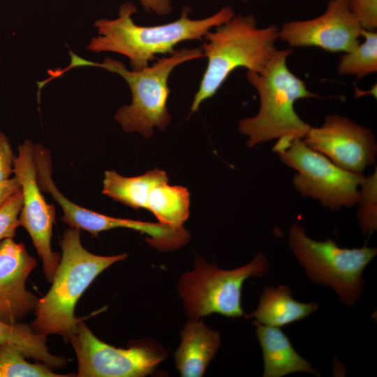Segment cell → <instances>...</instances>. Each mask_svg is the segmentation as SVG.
I'll list each match as a JSON object with an SVG mask.
<instances>
[{
	"mask_svg": "<svg viewBox=\"0 0 377 377\" xmlns=\"http://www.w3.org/2000/svg\"><path fill=\"white\" fill-rule=\"evenodd\" d=\"M138 9L131 2L122 3L116 19H100L94 26L98 36L91 38L87 50L94 52H113L127 57L132 70L149 66L157 54L173 53L174 47L184 40H200L211 29L231 19L235 12L230 6L221 8L207 17L193 20L191 8L184 7L181 16L174 22L155 26L134 23L132 15Z\"/></svg>",
	"mask_w": 377,
	"mask_h": 377,
	"instance_id": "cell-1",
	"label": "cell"
},
{
	"mask_svg": "<svg viewBox=\"0 0 377 377\" xmlns=\"http://www.w3.org/2000/svg\"><path fill=\"white\" fill-rule=\"evenodd\" d=\"M292 52L291 48L277 50L260 73H245L260 98L257 114L238 124L239 133L248 138L249 148L272 140L302 139L311 127L297 114L294 104L302 98L320 96L309 90L305 82L289 70L287 59Z\"/></svg>",
	"mask_w": 377,
	"mask_h": 377,
	"instance_id": "cell-2",
	"label": "cell"
},
{
	"mask_svg": "<svg viewBox=\"0 0 377 377\" xmlns=\"http://www.w3.org/2000/svg\"><path fill=\"white\" fill-rule=\"evenodd\" d=\"M59 245L62 251L60 263L50 290L38 300L31 325L46 337L58 334L69 341L81 319L75 315L80 297L103 271L128 255L105 256L89 252L82 246L77 228L66 230Z\"/></svg>",
	"mask_w": 377,
	"mask_h": 377,
	"instance_id": "cell-3",
	"label": "cell"
},
{
	"mask_svg": "<svg viewBox=\"0 0 377 377\" xmlns=\"http://www.w3.org/2000/svg\"><path fill=\"white\" fill-rule=\"evenodd\" d=\"M215 28L203 36L205 42L200 48L207 58V66L194 95L190 115L215 95L236 68L260 73L278 50L279 27L270 24L260 28L253 14H235Z\"/></svg>",
	"mask_w": 377,
	"mask_h": 377,
	"instance_id": "cell-4",
	"label": "cell"
},
{
	"mask_svg": "<svg viewBox=\"0 0 377 377\" xmlns=\"http://www.w3.org/2000/svg\"><path fill=\"white\" fill-rule=\"evenodd\" d=\"M70 55L69 66L55 71V77L80 66L101 67L121 75L131 89L132 102L119 109L114 119L125 132H137L147 138L153 135L154 127L163 131L172 119L167 103L170 92L168 78L173 69L186 61L205 57L201 48L184 47L169 57L157 59L151 66L129 71L122 62L110 57H105L102 63H96L81 58L71 51Z\"/></svg>",
	"mask_w": 377,
	"mask_h": 377,
	"instance_id": "cell-5",
	"label": "cell"
},
{
	"mask_svg": "<svg viewBox=\"0 0 377 377\" xmlns=\"http://www.w3.org/2000/svg\"><path fill=\"white\" fill-rule=\"evenodd\" d=\"M288 240L293 253L313 282L332 288L346 305L352 306L360 300L364 288L362 273L376 256V248H342L331 239L316 241L298 223L291 226Z\"/></svg>",
	"mask_w": 377,
	"mask_h": 377,
	"instance_id": "cell-6",
	"label": "cell"
},
{
	"mask_svg": "<svg viewBox=\"0 0 377 377\" xmlns=\"http://www.w3.org/2000/svg\"><path fill=\"white\" fill-rule=\"evenodd\" d=\"M194 266L192 271L181 276L177 286L189 318L198 320L212 313L239 318L244 315V282L249 277L267 274L269 262L263 253L258 252L249 263L234 269H222L202 257L195 258Z\"/></svg>",
	"mask_w": 377,
	"mask_h": 377,
	"instance_id": "cell-7",
	"label": "cell"
},
{
	"mask_svg": "<svg viewBox=\"0 0 377 377\" xmlns=\"http://www.w3.org/2000/svg\"><path fill=\"white\" fill-rule=\"evenodd\" d=\"M277 153L284 164L297 171L293 184L301 195L331 209L357 205L364 174L340 168L298 138Z\"/></svg>",
	"mask_w": 377,
	"mask_h": 377,
	"instance_id": "cell-8",
	"label": "cell"
},
{
	"mask_svg": "<svg viewBox=\"0 0 377 377\" xmlns=\"http://www.w3.org/2000/svg\"><path fill=\"white\" fill-rule=\"evenodd\" d=\"M77 359V377H143L165 358L155 343L140 342L117 348L97 338L81 318L69 340Z\"/></svg>",
	"mask_w": 377,
	"mask_h": 377,
	"instance_id": "cell-9",
	"label": "cell"
},
{
	"mask_svg": "<svg viewBox=\"0 0 377 377\" xmlns=\"http://www.w3.org/2000/svg\"><path fill=\"white\" fill-rule=\"evenodd\" d=\"M34 161L39 186L60 205L63 212L60 219L70 228L87 231L93 237H98L103 231L128 228L147 235L146 240L149 245L159 251H169L176 245L179 232L171 227L160 223L110 216L84 208L66 198L52 179V163L48 149L36 150Z\"/></svg>",
	"mask_w": 377,
	"mask_h": 377,
	"instance_id": "cell-10",
	"label": "cell"
},
{
	"mask_svg": "<svg viewBox=\"0 0 377 377\" xmlns=\"http://www.w3.org/2000/svg\"><path fill=\"white\" fill-rule=\"evenodd\" d=\"M34 145L28 140L19 144L14 161L13 174L22 194L19 221L30 235L42 260L45 277L51 283L61 260L60 254L51 247L56 208L46 201L38 183Z\"/></svg>",
	"mask_w": 377,
	"mask_h": 377,
	"instance_id": "cell-11",
	"label": "cell"
},
{
	"mask_svg": "<svg viewBox=\"0 0 377 377\" xmlns=\"http://www.w3.org/2000/svg\"><path fill=\"white\" fill-rule=\"evenodd\" d=\"M302 140L337 165L356 174H363L377 155L373 131L337 114L327 115L319 127L311 126Z\"/></svg>",
	"mask_w": 377,
	"mask_h": 377,
	"instance_id": "cell-12",
	"label": "cell"
},
{
	"mask_svg": "<svg viewBox=\"0 0 377 377\" xmlns=\"http://www.w3.org/2000/svg\"><path fill=\"white\" fill-rule=\"evenodd\" d=\"M361 27L348 0H330L321 15L283 23L279 39L290 47H317L332 52H348L360 43Z\"/></svg>",
	"mask_w": 377,
	"mask_h": 377,
	"instance_id": "cell-13",
	"label": "cell"
},
{
	"mask_svg": "<svg viewBox=\"0 0 377 377\" xmlns=\"http://www.w3.org/2000/svg\"><path fill=\"white\" fill-rule=\"evenodd\" d=\"M37 265L22 243L7 238L0 242V319L20 323L34 311L39 298L26 288V281Z\"/></svg>",
	"mask_w": 377,
	"mask_h": 377,
	"instance_id": "cell-14",
	"label": "cell"
},
{
	"mask_svg": "<svg viewBox=\"0 0 377 377\" xmlns=\"http://www.w3.org/2000/svg\"><path fill=\"white\" fill-rule=\"evenodd\" d=\"M175 353V366L183 377H201L221 346L219 333L200 319H190L181 333Z\"/></svg>",
	"mask_w": 377,
	"mask_h": 377,
	"instance_id": "cell-15",
	"label": "cell"
},
{
	"mask_svg": "<svg viewBox=\"0 0 377 377\" xmlns=\"http://www.w3.org/2000/svg\"><path fill=\"white\" fill-rule=\"evenodd\" d=\"M264 362L263 377H281L295 372L319 376L311 364L294 348L289 338L279 327L253 321Z\"/></svg>",
	"mask_w": 377,
	"mask_h": 377,
	"instance_id": "cell-16",
	"label": "cell"
},
{
	"mask_svg": "<svg viewBox=\"0 0 377 377\" xmlns=\"http://www.w3.org/2000/svg\"><path fill=\"white\" fill-rule=\"evenodd\" d=\"M318 308L316 302L295 300L288 286H268L264 289L257 309L245 317L265 325L280 327L306 318Z\"/></svg>",
	"mask_w": 377,
	"mask_h": 377,
	"instance_id": "cell-17",
	"label": "cell"
},
{
	"mask_svg": "<svg viewBox=\"0 0 377 377\" xmlns=\"http://www.w3.org/2000/svg\"><path fill=\"white\" fill-rule=\"evenodd\" d=\"M164 182H168L167 173L158 168L136 177H124L115 171L107 170L104 173L102 192L133 209H147L151 189Z\"/></svg>",
	"mask_w": 377,
	"mask_h": 377,
	"instance_id": "cell-18",
	"label": "cell"
},
{
	"mask_svg": "<svg viewBox=\"0 0 377 377\" xmlns=\"http://www.w3.org/2000/svg\"><path fill=\"white\" fill-rule=\"evenodd\" d=\"M190 193L186 187L170 186L168 182L154 186L149 195L147 209L158 223L182 228L190 214Z\"/></svg>",
	"mask_w": 377,
	"mask_h": 377,
	"instance_id": "cell-19",
	"label": "cell"
},
{
	"mask_svg": "<svg viewBox=\"0 0 377 377\" xmlns=\"http://www.w3.org/2000/svg\"><path fill=\"white\" fill-rule=\"evenodd\" d=\"M46 341V336L36 332L31 325L7 323L0 319V344L15 345L27 357L41 362L52 369L64 367L67 360L52 354Z\"/></svg>",
	"mask_w": 377,
	"mask_h": 377,
	"instance_id": "cell-20",
	"label": "cell"
},
{
	"mask_svg": "<svg viewBox=\"0 0 377 377\" xmlns=\"http://www.w3.org/2000/svg\"><path fill=\"white\" fill-rule=\"evenodd\" d=\"M364 40L339 59L337 71L339 75H352L357 78L377 71V31L362 29Z\"/></svg>",
	"mask_w": 377,
	"mask_h": 377,
	"instance_id": "cell-21",
	"label": "cell"
},
{
	"mask_svg": "<svg viewBox=\"0 0 377 377\" xmlns=\"http://www.w3.org/2000/svg\"><path fill=\"white\" fill-rule=\"evenodd\" d=\"M20 349L10 343L0 344V377H70L75 374L54 373L45 364L26 360Z\"/></svg>",
	"mask_w": 377,
	"mask_h": 377,
	"instance_id": "cell-22",
	"label": "cell"
},
{
	"mask_svg": "<svg viewBox=\"0 0 377 377\" xmlns=\"http://www.w3.org/2000/svg\"><path fill=\"white\" fill-rule=\"evenodd\" d=\"M359 208L357 218L363 234H370L377 228V170L364 177L359 187Z\"/></svg>",
	"mask_w": 377,
	"mask_h": 377,
	"instance_id": "cell-23",
	"label": "cell"
},
{
	"mask_svg": "<svg viewBox=\"0 0 377 377\" xmlns=\"http://www.w3.org/2000/svg\"><path fill=\"white\" fill-rule=\"evenodd\" d=\"M22 205L21 189L12 195L0 206V242L16 236L20 226L19 215Z\"/></svg>",
	"mask_w": 377,
	"mask_h": 377,
	"instance_id": "cell-24",
	"label": "cell"
},
{
	"mask_svg": "<svg viewBox=\"0 0 377 377\" xmlns=\"http://www.w3.org/2000/svg\"><path fill=\"white\" fill-rule=\"evenodd\" d=\"M348 6L362 29L376 31L377 0H348Z\"/></svg>",
	"mask_w": 377,
	"mask_h": 377,
	"instance_id": "cell-25",
	"label": "cell"
},
{
	"mask_svg": "<svg viewBox=\"0 0 377 377\" xmlns=\"http://www.w3.org/2000/svg\"><path fill=\"white\" fill-rule=\"evenodd\" d=\"M15 156L9 139L0 132V182L10 178Z\"/></svg>",
	"mask_w": 377,
	"mask_h": 377,
	"instance_id": "cell-26",
	"label": "cell"
},
{
	"mask_svg": "<svg viewBox=\"0 0 377 377\" xmlns=\"http://www.w3.org/2000/svg\"><path fill=\"white\" fill-rule=\"evenodd\" d=\"M140 2L147 13L166 15L172 10L170 0H140Z\"/></svg>",
	"mask_w": 377,
	"mask_h": 377,
	"instance_id": "cell-27",
	"label": "cell"
},
{
	"mask_svg": "<svg viewBox=\"0 0 377 377\" xmlns=\"http://www.w3.org/2000/svg\"><path fill=\"white\" fill-rule=\"evenodd\" d=\"M20 189V183L15 176L0 182V206Z\"/></svg>",
	"mask_w": 377,
	"mask_h": 377,
	"instance_id": "cell-28",
	"label": "cell"
},
{
	"mask_svg": "<svg viewBox=\"0 0 377 377\" xmlns=\"http://www.w3.org/2000/svg\"><path fill=\"white\" fill-rule=\"evenodd\" d=\"M241 1L244 2V3H246L248 1V0H241Z\"/></svg>",
	"mask_w": 377,
	"mask_h": 377,
	"instance_id": "cell-29",
	"label": "cell"
}]
</instances>
